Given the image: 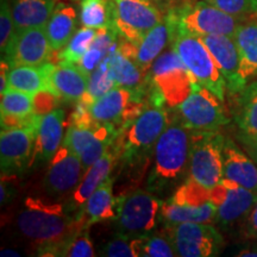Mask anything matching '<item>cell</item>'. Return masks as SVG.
Returning <instances> with one entry per match:
<instances>
[{
  "instance_id": "obj_1",
  "label": "cell",
  "mask_w": 257,
  "mask_h": 257,
  "mask_svg": "<svg viewBox=\"0 0 257 257\" xmlns=\"http://www.w3.org/2000/svg\"><path fill=\"white\" fill-rule=\"evenodd\" d=\"M21 232L36 244L38 256H60L63 246L86 226L82 217H73L67 205L28 198L19 212Z\"/></svg>"
},
{
  "instance_id": "obj_2",
  "label": "cell",
  "mask_w": 257,
  "mask_h": 257,
  "mask_svg": "<svg viewBox=\"0 0 257 257\" xmlns=\"http://www.w3.org/2000/svg\"><path fill=\"white\" fill-rule=\"evenodd\" d=\"M191 147L192 131L180 119L169 121L154 149V165L148 176V191L163 194L187 179Z\"/></svg>"
},
{
  "instance_id": "obj_3",
  "label": "cell",
  "mask_w": 257,
  "mask_h": 257,
  "mask_svg": "<svg viewBox=\"0 0 257 257\" xmlns=\"http://www.w3.org/2000/svg\"><path fill=\"white\" fill-rule=\"evenodd\" d=\"M147 85L148 101L168 110H176L200 86L172 44L147 72Z\"/></svg>"
},
{
  "instance_id": "obj_4",
  "label": "cell",
  "mask_w": 257,
  "mask_h": 257,
  "mask_svg": "<svg viewBox=\"0 0 257 257\" xmlns=\"http://www.w3.org/2000/svg\"><path fill=\"white\" fill-rule=\"evenodd\" d=\"M166 110L149 102L136 119L119 131L114 143L119 149V160L125 166H140L149 160L157 140L169 124Z\"/></svg>"
},
{
  "instance_id": "obj_5",
  "label": "cell",
  "mask_w": 257,
  "mask_h": 257,
  "mask_svg": "<svg viewBox=\"0 0 257 257\" xmlns=\"http://www.w3.org/2000/svg\"><path fill=\"white\" fill-rule=\"evenodd\" d=\"M174 34H187L193 36L227 35L234 36L242 19L221 11L206 0L185 4L167 12Z\"/></svg>"
},
{
  "instance_id": "obj_6",
  "label": "cell",
  "mask_w": 257,
  "mask_h": 257,
  "mask_svg": "<svg viewBox=\"0 0 257 257\" xmlns=\"http://www.w3.org/2000/svg\"><path fill=\"white\" fill-rule=\"evenodd\" d=\"M172 46L199 85L213 92L221 101L225 98V81L216 61L201 37L174 34Z\"/></svg>"
},
{
  "instance_id": "obj_7",
  "label": "cell",
  "mask_w": 257,
  "mask_h": 257,
  "mask_svg": "<svg viewBox=\"0 0 257 257\" xmlns=\"http://www.w3.org/2000/svg\"><path fill=\"white\" fill-rule=\"evenodd\" d=\"M162 200L154 193L138 189L118 198L114 227L117 233L130 238L149 234L156 227Z\"/></svg>"
},
{
  "instance_id": "obj_8",
  "label": "cell",
  "mask_w": 257,
  "mask_h": 257,
  "mask_svg": "<svg viewBox=\"0 0 257 257\" xmlns=\"http://www.w3.org/2000/svg\"><path fill=\"white\" fill-rule=\"evenodd\" d=\"M224 140L225 137L218 131H192L188 176L208 189L223 179Z\"/></svg>"
},
{
  "instance_id": "obj_9",
  "label": "cell",
  "mask_w": 257,
  "mask_h": 257,
  "mask_svg": "<svg viewBox=\"0 0 257 257\" xmlns=\"http://www.w3.org/2000/svg\"><path fill=\"white\" fill-rule=\"evenodd\" d=\"M147 88L117 86L106 93L89 107L93 119L98 123H111L119 128L127 126L147 107L144 96Z\"/></svg>"
},
{
  "instance_id": "obj_10",
  "label": "cell",
  "mask_w": 257,
  "mask_h": 257,
  "mask_svg": "<svg viewBox=\"0 0 257 257\" xmlns=\"http://www.w3.org/2000/svg\"><path fill=\"white\" fill-rule=\"evenodd\" d=\"M223 102L210 89L199 86L176 111L180 121L189 130L217 133L230 121Z\"/></svg>"
},
{
  "instance_id": "obj_11",
  "label": "cell",
  "mask_w": 257,
  "mask_h": 257,
  "mask_svg": "<svg viewBox=\"0 0 257 257\" xmlns=\"http://www.w3.org/2000/svg\"><path fill=\"white\" fill-rule=\"evenodd\" d=\"M114 29L125 41L137 44L148 31L163 21L166 15L152 0H113Z\"/></svg>"
},
{
  "instance_id": "obj_12",
  "label": "cell",
  "mask_w": 257,
  "mask_h": 257,
  "mask_svg": "<svg viewBox=\"0 0 257 257\" xmlns=\"http://www.w3.org/2000/svg\"><path fill=\"white\" fill-rule=\"evenodd\" d=\"M165 234L172 240L178 256L210 257L218 255L223 237L210 224L166 225Z\"/></svg>"
},
{
  "instance_id": "obj_13",
  "label": "cell",
  "mask_w": 257,
  "mask_h": 257,
  "mask_svg": "<svg viewBox=\"0 0 257 257\" xmlns=\"http://www.w3.org/2000/svg\"><path fill=\"white\" fill-rule=\"evenodd\" d=\"M118 135L119 128L111 123L95 121L89 127L69 124L62 144L70 148L80 157L83 168L87 170L107 152Z\"/></svg>"
},
{
  "instance_id": "obj_14",
  "label": "cell",
  "mask_w": 257,
  "mask_h": 257,
  "mask_svg": "<svg viewBox=\"0 0 257 257\" xmlns=\"http://www.w3.org/2000/svg\"><path fill=\"white\" fill-rule=\"evenodd\" d=\"M41 118L29 126L2 130L0 134L2 174H22L25 168L31 165L35 155V146H36Z\"/></svg>"
},
{
  "instance_id": "obj_15",
  "label": "cell",
  "mask_w": 257,
  "mask_h": 257,
  "mask_svg": "<svg viewBox=\"0 0 257 257\" xmlns=\"http://www.w3.org/2000/svg\"><path fill=\"white\" fill-rule=\"evenodd\" d=\"M210 194L211 201L217 208L216 221L223 227L245 219L257 201L256 192L225 178L211 188Z\"/></svg>"
},
{
  "instance_id": "obj_16",
  "label": "cell",
  "mask_w": 257,
  "mask_h": 257,
  "mask_svg": "<svg viewBox=\"0 0 257 257\" xmlns=\"http://www.w3.org/2000/svg\"><path fill=\"white\" fill-rule=\"evenodd\" d=\"M53 51L46 29L31 28L16 32L4 55L10 67L15 68L19 66H42L49 62Z\"/></svg>"
},
{
  "instance_id": "obj_17",
  "label": "cell",
  "mask_w": 257,
  "mask_h": 257,
  "mask_svg": "<svg viewBox=\"0 0 257 257\" xmlns=\"http://www.w3.org/2000/svg\"><path fill=\"white\" fill-rule=\"evenodd\" d=\"M86 170L80 157L70 148L62 144L50 160L43 186L51 197L59 198L78 187Z\"/></svg>"
},
{
  "instance_id": "obj_18",
  "label": "cell",
  "mask_w": 257,
  "mask_h": 257,
  "mask_svg": "<svg viewBox=\"0 0 257 257\" xmlns=\"http://www.w3.org/2000/svg\"><path fill=\"white\" fill-rule=\"evenodd\" d=\"M216 61L223 75L225 86L231 94H238L246 86V80L240 73L239 51L236 41L227 35H206L201 36Z\"/></svg>"
},
{
  "instance_id": "obj_19",
  "label": "cell",
  "mask_w": 257,
  "mask_h": 257,
  "mask_svg": "<svg viewBox=\"0 0 257 257\" xmlns=\"http://www.w3.org/2000/svg\"><path fill=\"white\" fill-rule=\"evenodd\" d=\"M118 160H119V149L113 142L107 152L86 170L79 186L72 192L68 204H67V207L70 212L78 211L85 205L93 192L110 176Z\"/></svg>"
},
{
  "instance_id": "obj_20",
  "label": "cell",
  "mask_w": 257,
  "mask_h": 257,
  "mask_svg": "<svg viewBox=\"0 0 257 257\" xmlns=\"http://www.w3.org/2000/svg\"><path fill=\"white\" fill-rule=\"evenodd\" d=\"M88 78L89 75L82 72L78 64L59 63V66H54L49 63L48 79L50 91L68 104L81 100L87 91Z\"/></svg>"
},
{
  "instance_id": "obj_21",
  "label": "cell",
  "mask_w": 257,
  "mask_h": 257,
  "mask_svg": "<svg viewBox=\"0 0 257 257\" xmlns=\"http://www.w3.org/2000/svg\"><path fill=\"white\" fill-rule=\"evenodd\" d=\"M223 178L257 193V167L230 138L223 146Z\"/></svg>"
},
{
  "instance_id": "obj_22",
  "label": "cell",
  "mask_w": 257,
  "mask_h": 257,
  "mask_svg": "<svg viewBox=\"0 0 257 257\" xmlns=\"http://www.w3.org/2000/svg\"><path fill=\"white\" fill-rule=\"evenodd\" d=\"M64 118L63 110H53L43 114L38 128L34 160L40 162H50L61 148L63 138Z\"/></svg>"
},
{
  "instance_id": "obj_23",
  "label": "cell",
  "mask_w": 257,
  "mask_h": 257,
  "mask_svg": "<svg viewBox=\"0 0 257 257\" xmlns=\"http://www.w3.org/2000/svg\"><path fill=\"white\" fill-rule=\"evenodd\" d=\"M174 37V27L168 16H165L163 21L155 28L144 35L143 40L136 46V62L144 72H148L154 61L169 44H172Z\"/></svg>"
},
{
  "instance_id": "obj_24",
  "label": "cell",
  "mask_w": 257,
  "mask_h": 257,
  "mask_svg": "<svg viewBox=\"0 0 257 257\" xmlns=\"http://www.w3.org/2000/svg\"><path fill=\"white\" fill-rule=\"evenodd\" d=\"M118 198L113 197V179L108 176L80 208L76 217H82L86 226L114 219L117 217Z\"/></svg>"
},
{
  "instance_id": "obj_25",
  "label": "cell",
  "mask_w": 257,
  "mask_h": 257,
  "mask_svg": "<svg viewBox=\"0 0 257 257\" xmlns=\"http://www.w3.org/2000/svg\"><path fill=\"white\" fill-rule=\"evenodd\" d=\"M234 120L238 125L240 140L246 148L257 144V81L246 85L238 93Z\"/></svg>"
},
{
  "instance_id": "obj_26",
  "label": "cell",
  "mask_w": 257,
  "mask_h": 257,
  "mask_svg": "<svg viewBox=\"0 0 257 257\" xmlns=\"http://www.w3.org/2000/svg\"><path fill=\"white\" fill-rule=\"evenodd\" d=\"M16 32L31 28H44L49 21L55 0H12Z\"/></svg>"
},
{
  "instance_id": "obj_27",
  "label": "cell",
  "mask_w": 257,
  "mask_h": 257,
  "mask_svg": "<svg viewBox=\"0 0 257 257\" xmlns=\"http://www.w3.org/2000/svg\"><path fill=\"white\" fill-rule=\"evenodd\" d=\"M161 219L165 225H176L182 223L212 224L216 221L217 208L212 201L202 206H188L175 204L170 199L162 202L160 211Z\"/></svg>"
},
{
  "instance_id": "obj_28",
  "label": "cell",
  "mask_w": 257,
  "mask_h": 257,
  "mask_svg": "<svg viewBox=\"0 0 257 257\" xmlns=\"http://www.w3.org/2000/svg\"><path fill=\"white\" fill-rule=\"evenodd\" d=\"M44 29L53 50H62L76 32L75 9L62 3L57 4Z\"/></svg>"
},
{
  "instance_id": "obj_29",
  "label": "cell",
  "mask_w": 257,
  "mask_h": 257,
  "mask_svg": "<svg viewBox=\"0 0 257 257\" xmlns=\"http://www.w3.org/2000/svg\"><path fill=\"white\" fill-rule=\"evenodd\" d=\"M49 62L42 66H19L11 68L9 73L8 88L17 89V91L36 94L42 89L49 88Z\"/></svg>"
},
{
  "instance_id": "obj_30",
  "label": "cell",
  "mask_w": 257,
  "mask_h": 257,
  "mask_svg": "<svg viewBox=\"0 0 257 257\" xmlns=\"http://www.w3.org/2000/svg\"><path fill=\"white\" fill-rule=\"evenodd\" d=\"M237 48L239 51L240 73L248 81L257 74V23L239 24L234 34Z\"/></svg>"
},
{
  "instance_id": "obj_31",
  "label": "cell",
  "mask_w": 257,
  "mask_h": 257,
  "mask_svg": "<svg viewBox=\"0 0 257 257\" xmlns=\"http://www.w3.org/2000/svg\"><path fill=\"white\" fill-rule=\"evenodd\" d=\"M115 6L113 0H82L80 22L82 27L92 29H114Z\"/></svg>"
},
{
  "instance_id": "obj_32",
  "label": "cell",
  "mask_w": 257,
  "mask_h": 257,
  "mask_svg": "<svg viewBox=\"0 0 257 257\" xmlns=\"http://www.w3.org/2000/svg\"><path fill=\"white\" fill-rule=\"evenodd\" d=\"M96 35V29L83 27L79 29L70 38L66 47L57 55L59 63L78 64L83 55L87 53Z\"/></svg>"
},
{
  "instance_id": "obj_33",
  "label": "cell",
  "mask_w": 257,
  "mask_h": 257,
  "mask_svg": "<svg viewBox=\"0 0 257 257\" xmlns=\"http://www.w3.org/2000/svg\"><path fill=\"white\" fill-rule=\"evenodd\" d=\"M114 87H117V83L108 68L107 57H105L98 66V68L89 75L87 91L83 94L81 101L91 106L95 100H98L99 98H101L102 95H105Z\"/></svg>"
},
{
  "instance_id": "obj_34",
  "label": "cell",
  "mask_w": 257,
  "mask_h": 257,
  "mask_svg": "<svg viewBox=\"0 0 257 257\" xmlns=\"http://www.w3.org/2000/svg\"><path fill=\"white\" fill-rule=\"evenodd\" d=\"M211 189H208L199 182L188 178L176 188V191L170 200L179 205H188V206H202L211 201Z\"/></svg>"
},
{
  "instance_id": "obj_35",
  "label": "cell",
  "mask_w": 257,
  "mask_h": 257,
  "mask_svg": "<svg viewBox=\"0 0 257 257\" xmlns=\"http://www.w3.org/2000/svg\"><path fill=\"white\" fill-rule=\"evenodd\" d=\"M34 112L32 95L17 89L6 88L2 94V114L28 117Z\"/></svg>"
},
{
  "instance_id": "obj_36",
  "label": "cell",
  "mask_w": 257,
  "mask_h": 257,
  "mask_svg": "<svg viewBox=\"0 0 257 257\" xmlns=\"http://www.w3.org/2000/svg\"><path fill=\"white\" fill-rule=\"evenodd\" d=\"M101 256L107 257H138L141 256V237L130 238L124 234L117 236L105 244L101 249Z\"/></svg>"
},
{
  "instance_id": "obj_37",
  "label": "cell",
  "mask_w": 257,
  "mask_h": 257,
  "mask_svg": "<svg viewBox=\"0 0 257 257\" xmlns=\"http://www.w3.org/2000/svg\"><path fill=\"white\" fill-rule=\"evenodd\" d=\"M141 256L144 257H174L178 256L174 245L163 234H147L141 237Z\"/></svg>"
},
{
  "instance_id": "obj_38",
  "label": "cell",
  "mask_w": 257,
  "mask_h": 257,
  "mask_svg": "<svg viewBox=\"0 0 257 257\" xmlns=\"http://www.w3.org/2000/svg\"><path fill=\"white\" fill-rule=\"evenodd\" d=\"M60 256L63 257H93L95 256L93 243L88 236V227L83 226L72 236L63 246Z\"/></svg>"
},
{
  "instance_id": "obj_39",
  "label": "cell",
  "mask_w": 257,
  "mask_h": 257,
  "mask_svg": "<svg viewBox=\"0 0 257 257\" xmlns=\"http://www.w3.org/2000/svg\"><path fill=\"white\" fill-rule=\"evenodd\" d=\"M16 34L14 15H12V3L10 0L0 2V49L2 56L11 43Z\"/></svg>"
},
{
  "instance_id": "obj_40",
  "label": "cell",
  "mask_w": 257,
  "mask_h": 257,
  "mask_svg": "<svg viewBox=\"0 0 257 257\" xmlns=\"http://www.w3.org/2000/svg\"><path fill=\"white\" fill-rule=\"evenodd\" d=\"M206 2L239 19L252 14V0H206Z\"/></svg>"
},
{
  "instance_id": "obj_41",
  "label": "cell",
  "mask_w": 257,
  "mask_h": 257,
  "mask_svg": "<svg viewBox=\"0 0 257 257\" xmlns=\"http://www.w3.org/2000/svg\"><path fill=\"white\" fill-rule=\"evenodd\" d=\"M110 51L92 43L89 49L87 50V53H86L82 59L80 60L78 66L82 72H85L87 75H91V74L98 68L99 64L102 62V60L105 59L106 55H107Z\"/></svg>"
},
{
  "instance_id": "obj_42",
  "label": "cell",
  "mask_w": 257,
  "mask_h": 257,
  "mask_svg": "<svg viewBox=\"0 0 257 257\" xmlns=\"http://www.w3.org/2000/svg\"><path fill=\"white\" fill-rule=\"evenodd\" d=\"M32 100L35 113L43 115L54 110V107L59 104L60 96L50 89H42L32 95Z\"/></svg>"
},
{
  "instance_id": "obj_43",
  "label": "cell",
  "mask_w": 257,
  "mask_h": 257,
  "mask_svg": "<svg viewBox=\"0 0 257 257\" xmlns=\"http://www.w3.org/2000/svg\"><path fill=\"white\" fill-rule=\"evenodd\" d=\"M14 176V174H2V187H0V200H2V205H5L15 195V179L11 180Z\"/></svg>"
},
{
  "instance_id": "obj_44",
  "label": "cell",
  "mask_w": 257,
  "mask_h": 257,
  "mask_svg": "<svg viewBox=\"0 0 257 257\" xmlns=\"http://www.w3.org/2000/svg\"><path fill=\"white\" fill-rule=\"evenodd\" d=\"M244 234L250 239H257V201L245 218Z\"/></svg>"
},
{
  "instance_id": "obj_45",
  "label": "cell",
  "mask_w": 257,
  "mask_h": 257,
  "mask_svg": "<svg viewBox=\"0 0 257 257\" xmlns=\"http://www.w3.org/2000/svg\"><path fill=\"white\" fill-rule=\"evenodd\" d=\"M0 93H4L8 88V80H9V73L11 70L9 62L4 59H2V63H0Z\"/></svg>"
},
{
  "instance_id": "obj_46",
  "label": "cell",
  "mask_w": 257,
  "mask_h": 257,
  "mask_svg": "<svg viewBox=\"0 0 257 257\" xmlns=\"http://www.w3.org/2000/svg\"><path fill=\"white\" fill-rule=\"evenodd\" d=\"M237 256H239V257H257V251H255V250H251V251H242L240 253H238Z\"/></svg>"
},
{
  "instance_id": "obj_47",
  "label": "cell",
  "mask_w": 257,
  "mask_h": 257,
  "mask_svg": "<svg viewBox=\"0 0 257 257\" xmlns=\"http://www.w3.org/2000/svg\"><path fill=\"white\" fill-rule=\"evenodd\" d=\"M2 256H19V253L15 250H3Z\"/></svg>"
},
{
  "instance_id": "obj_48",
  "label": "cell",
  "mask_w": 257,
  "mask_h": 257,
  "mask_svg": "<svg viewBox=\"0 0 257 257\" xmlns=\"http://www.w3.org/2000/svg\"><path fill=\"white\" fill-rule=\"evenodd\" d=\"M248 149H249L250 154H251V155H252L253 159H255V160L257 161V144H255V146L248 148Z\"/></svg>"
},
{
  "instance_id": "obj_49",
  "label": "cell",
  "mask_w": 257,
  "mask_h": 257,
  "mask_svg": "<svg viewBox=\"0 0 257 257\" xmlns=\"http://www.w3.org/2000/svg\"><path fill=\"white\" fill-rule=\"evenodd\" d=\"M257 17V0H252V14Z\"/></svg>"
},
{
  "instance_id": "obj_50",
  "label": "cell",
  "mask_w": 257,
  "mask_h": 257,
  "mask_svg": "<svg viewBox=\"0 0 257 257\" xmlns=\"http://www.w3.org/2000/svg\"><path fill=\"white\" fill-rule=\"evenodd\" d=\"M165 2H176V0H165Z\"/></svg>"
}]
</instances>
